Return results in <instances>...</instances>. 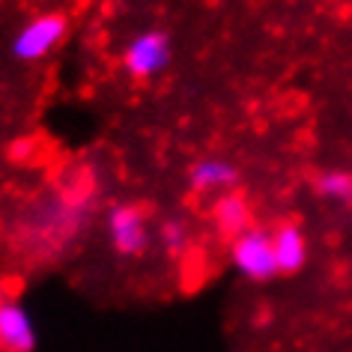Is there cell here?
<instances>
[{"mask_svg":"<svg viewBox=\"0 0 352 352\" xmlns=\"http://www.w3.org/2000/svg\"><path fill=\"white\" fill-rule=\"evenodd\" d=\"M230 263L242 278L266 284L278 275V263H275V248H272V230L263 227H251V230L239 233L236 239H230Z\"/></svg>","mask_w":352,"mask_h":352,"instance_id":"2","label":"cell"},{"mask_svg":"<svg viewBox=\"0 0 352 352\" xmlns=\"http://www.w3.org/2000/svg\"><path fill=\"white\" fill-rule=\"evenodd\" d=\"M149 218L138 204H117L108 212V242L120 257H140L149 248Z\"/></svg>","mask_w":352,"mask_h":352,"instance_id":"4","label":"cell"},{"mask_svg":"<svg viewBox=\"0 0 352 352\" xmlns=\"http://www.w3.org/2000/svg\"><path fill=\"white\" fill-rule=\"evenodd\" d=\"M6 302H10V293H6V287H3V284H0V307H3Z\"/></svg>","mask_w":352,"mask_h":352,"instance_id":"11","label":"cell"},{"mask_svg":"<svg viewBox=\"0 0 352 352\" xmlns=\"http://www.w3.org/2000/svg\"><path fill=\"white\" fill-rule=\"evenodd\" d=\"M212 221L218 227V233L227 236V239H236L239 233L251 230V204L245 200L239 191H227V195H218L215 206H212Z\"/></svg>","mask_w":352,"mask_h":352,"instance_id":"8","label":"cell"},{"mask_svg":"<svg viewBox=\"0 0 352 352\" xmlns=\"http://www.w3.org/2000/svg\"><path fill=\"white\" fill-rule=\"evenodd\" d=\"M69 33V19L63 12H42L28 24H21V30L12 39V57L21 63H39L48 54H54L60 42Z\"/></svg>","mask_w":352,"mask_h":352,"instance_id":"1","label":"cell"},{"mask_svg":"<svg viewBox=\"0 0 352 352\" xmlns=\"http://www.w3.org/2000/svg\"><path fill=\"white\" fill-rule=\"evenodd\" d=\"M236 182H239L236 164L218 155L200 158L188 170V186L200 191V195H227V191H236Z\"/></svg>","mask_w":352,"mask_h":352,"instance_id":"6","label":"cell"},{"mask_svg":"<svg viewBox=\"0 0 352 352\" xmlns=\"http://www.w3.org/2000/svg\"><path fill=\"white\" fill-rule=\"evenodd\" d=\"M173 48L164 30H140L122 48V69L135 81H149L170 66Z\"/></svg>","mask_w":352,"mask_h":352,"instance_id":"3","label":"cell"},{"mask_svg":"<svg viewBox=\"0 0 352 352\" xmlns=\"http://www.w3.org/2000/svg\"><path fill=\"white\" fill-rule=\"evenodd\" d=\"M36 322L21 302L10 298L0 307V349L3 352H33L36 349Z\"/></svg>","mask_w":352,"mask_h":352,"instance_id":"5","label":"cell"},{"mask_svg":"<svg viewBox=\"0 0 352 352\" xmlns=\"http://www.w3.org/2000/svg\"><path fill=\"white\" fill-rule=\"evenodd\" d=\"M158 236H162V248L167 251V257H182V254L188 251V227L179 221V218H167V221L162 224V230H158Z\"/></svg>","mask_w":352,"mask_h":352,"instance_id":"10","label":"cell"},{"mask_svg":"<svg viewBox=\"0 0 352 352\" xmlns=\"http://www.w3.org/2000/svg\"><path fill=\"white\" fill-rule=\"evenodd\" d=\"M316 195L329 204L338 206H349L352 204V173L343 170V167H331V170H322L316 176Z\"/></svg>","mask_w":352,"mask_h":352,"instance_id":"9","label":"cell"},{"mask_svg":"<svg viewBox=\"0 0 352 352\" xmlns=\"http://www.w3.org/2000/svg\"><path fill=\"white\" fill-rule=\"evenodd\" d=\"M272 248H275L278 275H296L307 263V236L298 224H278L272 230Z\"/></svg>","mask_w":352,"mask_h":352,"instance_id":"7","label":"cell"}]
</instances>
